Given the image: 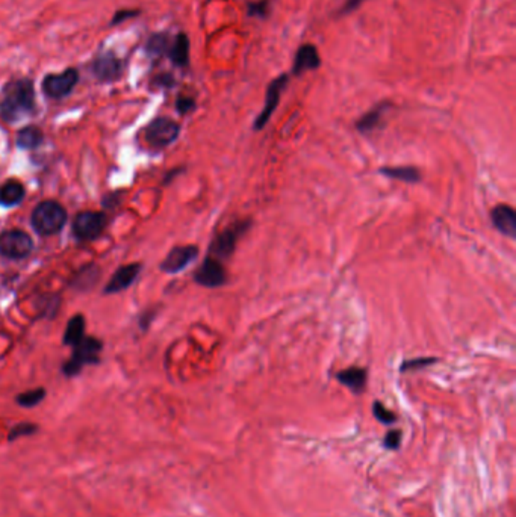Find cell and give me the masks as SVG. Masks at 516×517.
Masks as SVG:
<instances>
[{"instance_id":"1","label":"cell","mask_w":516,"mask_h":517,"mask_svg":"<svg viewBox=\"0 0 516 517\" xmlns=\"http://www.w3.org/2000/svg\"><path fill=\"white\" fill-rule=\"evenodd\" d=\"M37 109L35 103V87L28 77L8 82L2 89L0 99V116L6 123H17L29 116Z\"/></svg>"},{"instance_id":"2","label":"cell","mask_w":516,"mask_h":517,"mask_svg":"<svg viewBox=\"0 0 516 517\" xmlns=\"http://www.w3.org/2000/svg\"><path fill=\"white\" fill-rule=\"evenodd\" d=\"M67 218V210L63 205L53 202V200H47L33 209L31 222L33 230L41 236H52V234L63 230Z\"/></svg>"},{"instance_id":"3","label":"cell","mask_w":516,"mask_h":517,"mask_svg":"<svg viewBox=\"0 0 516 517\" xmlns=\"http://www.w3.org/2000/svg\"><path fill=\"white\" fill-rule=\"evenodd\" d=\"M102 349V342L94 337H84L79 344L75 345L72 359H70L63 371L68 377L77 375L85 365H94L99 361V352Z\"/></svg>"},{"instance_id":"4","label":"cell","mask_w":516,"mask_h":517,"mask_svg":"<svg viewBox=\"0 0 516 517\" xmlns=\"http://www.w3.org/2000/svg\"><path fill=\"white\" fill-rule=\"evenodd\" d=\"M249 227L250 221H238L226 230H222L220 234H217L213 244H210L209 256L218 258V261H225V258L230 257L235 249H237L238 241L249 230Z\"/></svg>"},{"instance_id":"5","label":"cell","mask_w":516,"mask_h":517,"mask_svg":"<svg viewBox=\"0 0 516 517\" xmlns=\"http://www.w3.org/2000/svg\"><path fill=\"white\" fill-rule=\"evenodd\" d=\"M108 217L103 212H92L85 210L76 215L73 222L75 238L79 241H94L97 239L103 230L107 229Z\"/></svg>"},{"instance_id":"6","label":"cell","mask_w":516,"mask_h":517,"mask_svg":"<svg viewBox=\"0 0 516 517\" xmlns=\"http://www.w3.org/2000/svg\"><path fill=\"white\" fill-rule=\"evenodd\" d=\"M181 134V126L167 116H159L146 129V141L155 148H163L173 144Z\"/></svg>"},{"instance_id":"7","label":"cell","mask_w":516,"mask_h":517,"mask_svg":"<svg viewBox=\"0 0 516 517\" xmlns=\"http://www.w3.org/2000/svg\"><path fill=\"white\" fill-rule=\"evenodd\" d=\"M79 82V72L76 68H67L63 73L47 75L43 79V92L50 99L67 97L75 89Z\"/></svg>"},{"instance_id":"8","label":"cell","mask_w":516,"mask_h":517,"mask_svg":"<svg viewBox=\"0 0 516 517\" xmlns=\"http://www.w3.org/2000/svg\"><path fill=\"white\" fill-rule=\"evenodd\" d=\"M33 249V241L26 232L14 229L0 236V254L8 258H25Z\"/></svg>"},{"instance_id":"9","label":"cell","mask_w":516,"mask_h":517,"mask_svg":"<svg viewBox=\"0 0 516 517\" xmlns=\"http://www.w3.org/2000/svg\"><path fill=\"white\" fill-rule=\"evenodd\" d=\"M194 280L197 285H200L203 288H209V289L225 286L227 281L226 268H225V265H222L221 261H218V258H215L213 256H208L203 261V263L197 268V271L194 274Z\"/></svg>"},{"instance_id":"10","label":"cell","mask_w":516,"mask_h":517,"mask_svg":"<svg viewBox=\"0 0 516 517\" xmlns=\"http://www.w3.org/2000/svg\"><path fill=\"white\" fill-rule=\"evenodd\" d=\"M286 85H288L286 75H280L279 77L272 80V84L268 85L267 94H265V104L253 124L254 131H262V129L267 126V123L269 121V119H272V115L274 114V111L279 107L280 96H281V92H284V89L286 88Z\"/></svg>"},{"instance_id":"11","label":"cell","mask_w":516,"mask_h":517,"mask_svg":"<svg viewBox=\"0 0 516 517\" xmlns=\"http://www.w3.org/2000/svg\"><path fill=\"white\" fill-rule=\"evenodd\" d=\"M92 75L100 82H115L122 77L123 64L114 52H102L92 61Z\"/></svg>"},{"instance_id":"12","label":"cell","mask_w":516,"mask_h":517,"mask_svg":"<svg viewBox=\"0 0 516 517\" xmlns=\"http://www.w3.org/2000/svg\"><path fill=\"white\" fill-rule=\"evenodd\" d=\"M198 256V249L195 245H182V246H174V249L163 258L162 263L159 265L161 271L167 274H178L194 262Z\"/></svg>"},{"instance_id":"13","label":"cell","mask_w":516,"mask_h":517,"mask_svg":"<svg viewBox=\"0 0 516 517\" xmlns=\"http://www.w3.org/2000/svg\"><path fill=\"white\" fill-rule=\"evenodd\" d=\"M490 221L494 227L510 239L516 238V214L512 206L500 205L490 210Z\"/></svg>"},{"instance_id":"14","label":"cell","mask_w":516,"mask_h":517,"mask_svg":"<svg viewBox=\"0 0 516 517\" xmlns=\"http://www.w3.org/2000/svg\"><path fill=\"white\" fill-rule=\"evenodd\" d=\"M321 65V58L313 44H303L296 52L294 64H292V75L300 76L311 70H316Z\"/></svg>"},{"instance_id":"15","label":"cell","mask_w":516,"mask_h":517,"mask_svg":"<svg viewBox=\"0 0 516 517\" xmlns=\"http://www.w3.org/2000/svg\"><path fill=\"white\" fill-rule=\"evenodd\" d=\"M141 273V263H131L124 265L117 269L109 283L104 288V293H119L129 286H132L134 281Z\"/></svg>"},{"instance_id":"16","label":"cell","mask_w":516,"mask_h":517,"mask_svg":"<svg viewBox=\"0 0 516 517\" xmlns=\"http://www.w3.org/2000/svg\"><path fill=\"white\" fill-rule=\"evenodd\" d=\"M367 375L368 374L363 368L353 366V368H348V369L338 372L336 374V380L341 383L343 386L348 387L351 392L358 395V393H362L363 389H365Z\"/></svg>"},{"instance_id":"17","label":"cell","mask_w":516,"mask_h":517,"mask_svg":"<svg viewBox=\"0 0 516 517\" xmlns=\"http://www.w3.org/2000/svg\"><path fill=\"white\" fill-rule=\"evenodd\" d=\"M168 56L176 67H186L190 62V40L186 33L181 32L178 37L171 41Z\"/></svg>"},{"instance_id":"18","label":"cell","mask_w":516,"mask_h":517,"mask_svg":"<svg viewBox=\"0 0 516 517\" xmlns=\"http://www.w3.org/2000/svg\"><path fill=\"white\" fill-rule=\"evenodd\" d=\"M25 186L18 180H8L0 186V205L5 207L17 206L25 198Z\"/></svg>"},{"instance_id":"19","label":"cell","mask_w":516,"mask_h":517,"mask_svg":"<svg viewBox=\"0 0 516 517\" xmlns=\"http://www.w3.org/2000/svg\"><path fill=\"white\" fill-rule=\"evenodd\" d=\"M388 108H389V104L382 103V104H379V107L370 109L365 115H362L356 123L358 131L362 134H371L372 131H375V129L380 126L383 115Z\"/></svg>"},{"instance_id":"20","label":"cell","mask_w":516,"mask_h":517,"mask_svg":"<svg viewBox=\"0 0 516 517\" xmlns=\"http://www.w3.org/2000/svg\"><path fill=\"white\" fill-rule=\"evenodd\" d=\"M43 131L37 126L23 127L17 135V146L23 150H33L43 143Z\"/></svg>"},{"instance_id":"21","label":"cell","mask_w":516,"mask_h":517,"mask_svg":"<svg viewBox=\"0 0 516 517\" xmlns=\"http://www.w3.org/2000/svg\"><path fill=\"white\" fill-rule=\"evenodd\" d=\"M380 173L386 178L404 183H418L421 180L419 170L415 167H383L380 168Z\"/></svg>"},{"instance_id":"22","label":"cell","mask_w":516,"mask_h":517,"mask_svg":"<svg viewBox=\"0 0 516 517\" xmlns=\"http://www.w3.org/2000/svg\"><path fill=\"white\" fill-rule=\"evenodd\" d=\"M84 332H85V318L82 315H75L67 325V330L64 334V344L75 347L85 337Z\"/></svg>"},{"instance_id":"23","label":"cell","mask_w":516,"mask_h":517,"mask_svg":"<svg viewBox=\"0 0 516 517\" xmlns=\"http://www.w3.org/2000/svg\"><path fill=\"white\" fill-rule=\"evenodd\" d=\"M171 45V40L167 33H155L151 35L146 44V50L151 58H161L163 55H168Z\"/></svg>"},{"instance_id":"24","label":"cell","mask_w":516,"mask_h":517,"mask_svg":"<svg viewBox=\"0 0 516 517\" xmlns=\"http://www.w3.org/2000/svg\"><path fill=\"white\" fill-rule=\"evenodd\" d=\"M44 398H45V391L43 389V387H40V389H32V391L20 393L17 396V403L21 407L31 408V407L38 406Z\"/></svg>"},{"instance_id":"25","label":"cell","mask_w":516,"mask_h":517,"mask_svg":"<svg viewBox=\"0 0 516 517\" xmlns=\"http://www.w3.org/2000/svg\"><path fill=\"white\" fill-rule=\"evenodd\" d=\"M372 413H374V418L377 419L379 422H382V424H385V425H391V424H395V422H397V416L392 413V411H389L379 401L374 403Z\"/></svg>"},{"instance_id":"26","label":"cell","mask_w":516,"mask_h":517,"mask_svg":"<svg viewBox=\"0 0 516 517\" xmlns=\"http://www.w3.org/2000/svg\"><path fill=\"white\" fill-rule=\"evenodd\" d=\"M38 427L29 424V422H21V424H17L13 430L9 431V440H17L20 437H26V436H32L33 432H37Z\"/></svg>"},{"instance_id":"27","label":"cell","mask_w":516,"mask_h":517,"mask_svg":"<svg viewBox=\"0 0 516 517\" xmlns=\"http://www.w3.org/2000/svg\"><path fill=\"white\" fill-rule=\"evenodd\" d=\"M438 359H433V357H418V359H412V360H407V361H403V365L400 368L402 372H406V371H414V369H422V368H427L430 365H433V363H436Z\"/></svg>"},{"instance_id":"28","label":"cell","mask_w":516,"mask_h":517,"mask_svg":"<svg viewBox=\"0 0 516 517\" xmlns=\"http://www.w3.org/2000/svg\"><path fill=\"white\" fill-rule=\"evenodd\" d=\"M269 11L268 0H259V2H253L249 5V16L252 17H265Z\"/></svg>"},{"instance_id":"29","label":"cell","mask_w":516,"mask_h":517,"mask_svg":"<svg viewBox=\"0 0 516 517\" xmlns=\"http://www.w3.org/2000/svg\"><path fill=\"white\" fill-rule=\"evenodd\" d=\"M400 442H402V431L400 430H392V431H389L388 434H386L383 445H385V448H388V450H398Z\"/></svg>"},{"instance_id":"30","label":"cell","mask_w":516,"mask_h":517,"mask_svg":"<svg viewBox=\"0 0 516 517\" xmlns=\"http://www.w3.org/2000/svg\"><path fill=\"white\" fill-rule=\"evenodd\" d=\"M176 109L179 111V114L185 115V114H188V112H191V111L195 109V102L191 97L181 96L178 99V102H176Z\"/></svg>"},{"instance_id":"31","label":"cell","mask_w":516,"mask_h":517,"mask_svg":"<svg viewBox=\"0 0 516 517\" xmlns=\"http://www.w3.org/2000/svg\"><path fill=\"white\" fill-rule=\"evenodd\" d=\"M138 14H139L138 9H122V11H117L114 18H112L111 25H120V23H123L124 20L132 18V17H135Z\"/></svg>"},{"instance_id":"32","label":"cell","mask_w":516,"mask_h":517,"mask_svg":"<svg viewBox=\"0 0 516 517\" xmlns=\"http://www.w3.org/2000/svg\"><path fill=\"white\" fill-rule=\"evenodd\" d=\"M365 0H345V5L341 8V13L343 14H347V13H351V11H355L358 6H360Z\"/></svg>"}]
</instances>
